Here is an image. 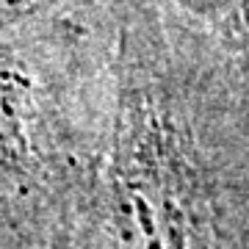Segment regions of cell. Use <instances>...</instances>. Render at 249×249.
I'll return each mask as SVG.
<instances>
[{
    "mask_svg": "<svg viewBox=\"0 0 249 249\" xmlns=\"http://www.w3.org/2000/svg\"><path fill=\"white\" fill-rule=\"evenodd\" d=\"M91 249H216V196L178 89L144 67L119 78L89 219Z\"/></svg>",
    "mask_w": 249,
    "mask_h": 249,
    "instance_id": "6da1fadb",
    "label": "cell"
},
{
    "mask_svg": "<svg viewBox=\"0 0 249 249\" xmlns=\"http://www.w3.org/2000/svg\"><path fill=\"white\" fill-rule=\"evenodd\" d=\"M183 3H188V6L196 9V11H219V9H224L230 0H183Z\"/></svg>",
    "mask_w": 249,
    "mask_h": 249,
    "instance_id": "7a4b0ae2",
    "label": "cell"
},
{
    "mask_svg": "<svg viewBox=\"0 0 249 249\" xmlns=\"http://www.w3.org/2000/svg\"><path fill=\"white\" fill-rule=\"evenodd\" d=\"M238 9H241V19H244V28L249 34V0H238Z\"/></svg>",
    "mask_w": 249,
    "mask_h": 249,
    "instance_id": "3957f363",
    "label": "cell"
}]
</instances>
